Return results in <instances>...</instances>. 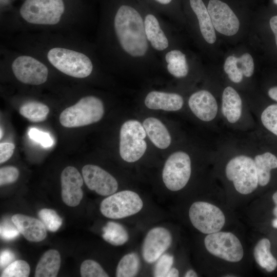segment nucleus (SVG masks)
Listing matches in <instances>:
<instances>
[{"instance_id":"27","label":"nucleus","mask_w":277,"mask_h":277,"mask_svg":"<svg viewBox=\"0 0 277 277\" xmlns=\"http://www.w3.org/2000/svg\"><path fill=\"white\" fill-rule=\"evenodd\" d=\"M102 237L105 241L113 246H121L129 239V234L121 224L110 221L103 228Z\"/></svg>"},{"instance_id":"6","label":"nucleus","mask_w":277,"mask_h":277,"mask_svg":"<svg viewBox=\"0 0 277 277\" xmlns=\"http://www.w3.org/2000/svg\"><path fill=\"white\" fill-rule=\"evenodd\" d=\"M146 131L141 123L136 120H128L122 126L120 130V154L127 162L138 160L147 149L144 140Z\"/></svg>"},{"instance_id":"11","label":"nucleus","mask_w":277,"mask_h":277,"mask_svg":"<svg viewBox=\"0 0 277 277\" xmlns=\"http://www.w3.org/2000/svg\"><path fill=\"white\" fill-rule=\"evenodd\" d=\"M12 70L16 78L26 84H42L48 78L47 67L30 56L22 55L15 58L12 64Z\"/></svg>"},{"instance_id":"24","label":"nucleus","mask_w":277,"mask_h":277,"mask_svg":"<svg viewBox=\"0 0 277 277\" xmlns=\"http://www.w3.org/2000/svg\"><path fill=\"white\" fill-rule=\"evenodd\" d=\"M254 161L258 184L261 186H265L270 181L271 170L277 168V157L271 152L267 151L255 155Z\"/></svg>"},{"instance_id":"32","label":"nucleus","mask_w":277,"mask_h":277,"mask_svg":"<svg viewBox=\"0 0 277 277\" xmlns=\"http://www.w3.org/2000/svg\"><path fill=\"white\" fill-rule=\"evenodd\" d=\"M30 268L27 262L18 260L12 262L5 268L1 277H28Z\"/></svg>"},{"instance_id":"50","label":"nucleus","mask_w":277,"mask_h":277,"mask_svg":"<svg viewBox=\"0 0 277 277\" xmlns=\"http://www.w3.org/2000/svg\"><path fill=\"white\" fill-rule=\"evenodd\" d=\"M274 4L277 5V0H273Z\"/></svg>"},{"instance_id":"14","label":"nucleus","mask_w":277,"mask_h":277,"mask_svg":"<svg viewBox=\"0 0 277 277\" xmlns=\"http://www.w3.org/2000/svg\"><path fill=\"white\" fill-rule=\"evenodd\" d=\"M82 172L88 188L99 195H110L114 193L118 188L116 179L96 165H86L83 167Z\"/></svg>"},{"instance_id":"20","label":"nucleus","mask_w":277,"mask_h":277,"mask_svg":"<svg viewBox=\"0 0 277 277\" xmlns=\"http://www.w3.org/2000/svg\"><path fill=\"white\" fill-rule=\"evenodd\" d=\"M189 2L197 18L203 37L208 43L213 44L216 41V34L207 8L202 0H189Z\"/></svg>"},{"instance_id":"37","label":"nucleus","mask_w":277,"mask_h":277,"mask_svg":"<svg viewBox=\"0 0 277 277\" xmlns=\"http://www.w3.org/2000/svg\"><path fill=\"white\" fill-rule=\"evenodd\" d=\"M19 176L17 168L12 166H5L0 169V185L3 186L15 182Z\"/></svg>"},{"instance_id":"36","label":"nucleus","mask_w":277,"mask_h":277,"mask_svg":"<svg viewBox=\"0 0 277 277\" xmlns=\"http://www.w3.org/2000/svg\"><path fill=\"white\" fill-rule=\"evenodd\" d=\"M238 67L241 70L244 76L251 77L254 72V62L252 56L248 53H245L240 57H236Z\"/></svg>"},{"instance_id":"38","label":"nucleus","mask_w":277,"mask_h":277,"mask_svg":"<svg viewBox=\"0 0 277 277\" xmlns=\"http://www.w3.org/2000/svg\"><path fill=\"white\" fill-rule=\"evenodd\" d=\"M28 135L32 140L40 143L44 147H50L53 144L52 138L48 133L36 128H31L28 131Z\"/></svg>"},{"instance_id":"4","label":"nucleus","mask_w":277,"mask_h":277,"mask_svg":"<svg viewBox=\"0 0 277 277\" xmlns=\"http://www.w3.org/2000/svg\"><path fill=\"white\" fill-rule=\"evenodd\" d=\"M225 173L241 194L251 193L259 185L254 161L249 156L241 154L231 158L226 166Z\"/></svg>"},{"instance_id":"49","label":"nucleus","mask_w":277,"mask_h":277,"mask_svg":"<svg viewBox=\"0 0 277 277\" xmlns=\"http://www.w3.org/2000/svg\"><path fill=\"white\" fill-rule=\"evenodd\" d=\"M2 136H3V131H2V128H1V137H0L1 139L2 138Z\"/></svg>"},{"instance_id":"35","label":"nucleus","mask_w":277,"mask_h":277,"mask_svg":"<svg viewBox=\"0 0 277 277\" xmlns=\"http://www.w3.org/2000/svg\"><path fill=\"white\" fill-rule=\"evenodd\" d=\"M173 256L169 254L162 255L157 260L153 270L155 277H164L171 268L173 263Z\"/></svg>"},{"instance_id":"44","label":"nucleus","mask_w":277,"mask_h":277,"mask_svg":"<svg viewBox=\"0 0 277 277\" xmlns=\"http://www.w3.org/2000/svg\"><path fill=\"white\" fill-rule=\"evenodd\" d=\"M179 275V272L175 268H171L166 275V277H177Z\"/></svg>"},{"instance_id":"5","label":"nucleus","mask_w":277,"mask_h":277,"mask_svg":"<svg viewBox=\"0 0 277 277\" xmlns=\"http://www.w3.org/2000/svg\"><path fill=\"white\" fill-rule=\"evenodd\" d=\"M64 11L63 0H25L19 13L29 23L53 25L60 21Z\"/></svg>"},{"instance_id":"45","label":"nucleus","mask_w":277,"mask_h":277,"mask_svg":"<svg viewBox=\"0 0 277 277\" xmlns=\"http://www.w3.org/2000/svg\"><path fill=\"white\" fill-rule=\"evenodd\" d=\"M273 201L275 204V207L273 210L274 215L277 217V191L273 194Z\"/></svg>"},{"instance_id":"47","label":"nucleus","mask_w":277,"mask_h":277,"mask_svg":"<svg viewBox=\"0 0 277 277\" xmlns=\"http://www.w3.org/2000/svg\"><path fill=\"white\" fill-rule=\"evenodd\" d=\"M155 2L158 3L162 5H167L171 3L172 0H154Z\"/></svg>"},{"instance_id":"12","label":"nucleus","mask_w":277,"mask_h":277,"mask_svg":"<svg viewBox=\"0 0 277 277\" xmlns=\"http://www.w3.org/2000/svg\"><path fill=\"white\" fill-rule=\"evenodd\" d=\"M207 10L214 29L218 32L232 36L238 32L239 20L226 3L220 0H210Z\"/></svg>"},{"instance_id":"19","label":"nucleus","mask_w":277,"mask_h":277,"mask_svg":"<svg viewBox=\"0 0 277 277\" xmlns=\"http://www.w3.org/2000/svg\"><path fill=\"white\" fill-rule=\"evenodd\" d=\"M242 101L238 92L232 87L227 86L222 96L221 111L223 116L230 124L238 122L242 113Z\"/></svg>"},{"instance_id":"33","label":"nucleus","mask_w":277,"mask_h":277,"mask_svg":"<svg viewBox=\"0 0 277 277\" xmlns=\"http://www.w3.org/2000/svg\"><path fill=\"white\" fill-rule=\"evenodd\" d=\"M82 277H108L109 275L96 262L92 260L84 261L81 265Z\"/></svg>"},{"instance_id":"21","label":"nucleus","mask_w":277,"mask_h":277,"mask_svg":"<svg viewBox=\"0 0 277 277\" xmlns=\"http://www.w3.org/2000/svg\"><path fill=\"white\" fill-rule=\"evenodd\" d=\"M143 126L152 143L157 148L166 149L171 142V136L165 125L158 119L148 117Z\"/></svg>"},{"instance_id":"34","label":"nucleus","mask_w":277,"mask_h":277,"mask_svg":"<svg viewBox=\"0 0 277 277\" xmlns=\"http://www.w3.org/2000/svg\"><path fill=\"white\" fill-rule=\"evenodd\" d=\"M224 70L231 82L234 83L242 82L244 75L238 66L236 57L233 55L227 57L224 63Z\"/></svg>"},{"instance_id":"28","label":"nucleus","mask_w":277,"mask_h":277,"mask_svg":"<svg viewBox=\"0 0 277 277\" xmlns=\"http://www.w3.org/2000/svg\"><path fill=\"white\" fill-rule=\"evenodd\" d=\"M19 112L32 122H41L47 118L49 108L43 103L31 101L22 105L19 109Z\"/></svg>"},{"instance_id":"18","label":"nucleus","mask_w":277,"mask_h":277,"mask_svg":"<svg viewBox=\"0 0 277 277\" xmlns=\"http://www.w3.org/2000/svg\"><path fill=\"white\" fill-rule=\"evenodd\" d=\"M145 104L151 109L175 111L182 108L184 100L182 96L177 93L153 91L147 95Z\"/></svg>"},{"instance_id":"42","label":"nucleus","mask_w":277,"mask_h":277,"mask_svg":"<svg viewBox=\"0 0 277 277\" xmlns=\"http://www.w3.org/2000/svg\"><path fill=\"white\" fill-rule=\"evenodd\" d=\"M270 28L275 36V41L277 47V15L272 16L269 22Z\"/></svg>"},{"instance_id":"2","label":"nucleus","mask_w":277,"mask_h":277,"mask_svg":"<svg viewBox=\"0 0 277 277\" xmlns=\"http://www.w3.org/2000/svg\"><path fill=\"white\" fill-rule=\"evenodd\" d=\"M104 113L102 101L95 96H87L64 110L60 115V122L65 127H79L99 121Z\"/></svg>"},{"instance_id":"48","label":"nucleus","mask_w":277,"mask_h":277,"mask_svg":"<svg viewBox=\"0 0 277 277\" xmlns=\"http://www.w3.org/2000/svg\"><path fill=\"white\" fill-rule=\"evenodd\" d=\"M272 225L274 228H277V217L272 220Z\"/></svg>"},{"instance_id":"30","label":"nucleus","mask_w":277,"mask_h":277,"mask_svg":"<svg viewBox=\"0 0 277 277\" xmlns=\"http://www.w3.org/2000/svg\"><path fill=\"white\" fill-rule=\"evenodd\" d=\"M261 121L267 130L277 136V104L270 105L264 109Z\"/></svg>"},{"instance_id":"1","label":"nucleus","mask_w":277,"mask_h":277,"mask_svg":"<svg viewBox=\"0 0 277 277\" xmlns=\"http://www.w3.org/2000/svg\"><path fill=\"white\" fill-rule=\"evenodd\" d=\"M116 35L123 49L133 57H142L148 44L144 22L137 10L128 5L117 9L114 19Z\"/></svg>"},{"instance_id":"10","label":"nucleus","mask_w":277,"mask_h":277,"mask_svg":"<svg viewBox=\"0 0 277 277\" xmlns=\"http://www.w3.org/2000/svg\"><path fill=\"white\" fill-rule=\"evenodd\" d=\"M204 244L209 252L227 261L237 262L243 258L242 245L232 233L219 231L208 234L205 238Z\"/></svg>"},{"instance_id":"22","label":"nucleus","mask_w":277,"mask_h":277,"mask_svg":"<svg viewBox=\"0 0 277 277\" xmlns=\"http://www.w3.org/2000/svg\"><path fill=\"white\" fill-rule=\"evenodd\" d=\"M144 25L147 39L152 47L159 51L166 49L169 45L168 41L155 16L147 14L145 17Z\"/></svg>"},{"instance_id":"13","label":"nucleus","mask_w":277,"mask_h":277,"mask_svg":"<svg viewBox=\"0 0 277 277\" xmlns=\"http://www.w3.org/2000/svg\"><path fill=\"white\" fill-rule=\"evenodd\" d=\"M172 240L171 233L165 228L156 227L150 230L142 248L145 261L150 264L156 262L170 246Z\"/></svg>"},{"instance_id":"29","label":"nucleus","mask_w":277,"mask_h":277,"mask_svg":"<svg viewBox=\"0 0 277 277\" xmlns=\"http://www.w3.org/2000/svg\"><path fill=\"white\" fill-rule=\"evenodd\" d=\"M140 267V260L135 253L125 255L120 261L116 270L117 277H133L137 274Z\"/></svg>"},{"instance_id":"43","label":"nucleus","mask_w":277,"mask_h":277,"mask_svg":"<svg viewBox=\"0 0 277 277\" xmlns=\"http://www.w3.org/2000/svg\"><path fill=\"white\" fill-rule=\"evenodd\" d=\"M268 94L270 98L277 102V86L269 88Z\"/></svg>"},{"instance_id":"39","label":"nucleus","mask_w":277,"mask_h":277,"mask_svg":"<svg viewBox=\"0 0 277 277\" xmlns=\"http://www.w3.org/2000/svg\"><path fill=\"white\" fill-rule=\"evenodd\" d=\"M19 233L14 224L13 225L8 222H5L1 225V236L4 240L10 241L14 239Z\"/></svg>"},{"instance_id":"25","label":"nucleus","mask_w":277,"mask_h":277,"mask_svg":"<svg viewBox=\"0 0 277 277\" xmlns=\"http://www.w3.org/2000/svg\"><path fill=\"white\" fill-rule=\"evenodd\" d=\"M270 242L266 238L260 240L254 248V256L257 263L268 272H272L277 267V260L270 252Z\"/></svg>"},{"instance_id":"41","label":"nucleus","mask_w":277,"mask_h":277,"mask_svg":"<svg viewBox=\"0 0 277 277\" xmlns=\"http://www.w3.org/2000/svg\"><path fill=\"white\" fill-rule=\"evenodd\" d=\"M15 259L13 252L8 249L2 251L0 255V265L1 268H6Z\"/></svg>"},{"instance_id":"17","label":"nucleus","mask_w":277,"mask_h":277,"mask_svg":"<svg viewBox=\"0 0 277 277\" xmlns=\"http://www.w3.org/2000/svg\"><path fill=\"white\" fill-rule=\"evenodd\" d=\"M11 220L19 233L29 241L38 242L47 236L46 228L39 220L28 215L15 214Z\"/></svg>"},{"instance_id":"40","label":"nucleus","mask_w":277,"mask_h":277,"mask_svg":"<svg viewBox=\"0 0 277 277\" xmlns=\"http://www.w3.org/2000/svg\"><path fill=\"white\" fill-rule=\"evenodd\" d=\"M15 146L11 143H1L0 144V163L8 161L12 155Z\"/></svg>"},{"instance_id":"31","label":"nucleus","mask_w":277,"mask_h":277,"mask_svg":"<svg viewBox=\"0 0 277 277\" xmlns=\"http://www.w3.org/2000/svg\"><path fill=\"white\" fill-rule=\"evenodd\" d=\"M38 216L46 229L50 231H57L62 224V219L53 209L44 208L38 212Z\"/></svg>"},{"instance_id":"3","label":"nucleus","mask_w":277,"mask_h":277,"mask_svg":"<svg viewBox=\"0 0 277 277\" xmlns=\"http://www.w3.org/2000/svg\"><path fill=\"white\" fill-rule=\"evenodd\" d=\"M49 62L64 74L76 78L88 76L93 69L92 63L85 54L61 47L50 49L47 54Z\"/></svg>"},{"instance_id":"8","label":"nucleus","mask_w":277,"mask_h":277,"mask_svg":"<svg viewBox=\"0 0 277 277\" xmlns=\"http://www.w3.org/2000/svg\"><path fill=\"white\" fill-rule=\"evenodd\" d=\"M189 155L184 151H176L166 160L162 172L166 187L172 191L183 188L188 182L191 173Z\"/></svg>"},{"instance_id":"7","label":"nucleus","mask_w":277,"mask_h":277,"mask_svg":"<svg viewBox=\"0 0 277 277\" xmlns=\"http://www.w3.org/2000/svg\"><path fill=\"white\" fill-rule=\"evenodd\" d=\"M143 206V201L136 192L124 190L103 200L100 204V211L106 217L118 219L137 213Z\"/></svg>"},{"instance_id":"16","label":"nucleus","mask_w":277,"mask_h":277,"mask_svg":"<svg viewBox=\"0 0 277 277\" xmlns=\"http://www.w3.org/2000/svg\"><path fill=\"white\" fill-rule=\"evenodd\" d=\"M188 105L192 112L204 122L212 121L217 114L216 100L211 92L206 90L193 93L189 98Z\"/></svg>"},{"instance_id":"26","label":"nucleus","mask_w":277,"mask_h":277,"mask_svg":"<svg viewBox=\"0 0 277 277\" xmlns=\"http://www.w3.org/2000/svg\"><path fill=\"white\" fill-rule=\"evenodd\" d=\"M165 60L168 63V72L177 78L185 77L188 73L186 55L179 50H172L167 53Z\"/></svg>"},{"instance_id":"46","label":"nucleus","mask_w":277,"mask_h":277,"mask_svg":"<svg viewBox=\"0 0 277 277\" xmlns=\"http://www.w3.org/2000/svg\"><path fill=\"white\" fill-rule=\"evenodd\" d=\"M185 277H196L197 275L196 273L193 270H189L185 273Z\"/></svg>"},{"instance_id":"9","label":"nucleus","mask_w":277,"mask_h":277,"mask_svg":"<svg viewBox=\"0 0 277 277\" xmlns=\"http://www.w3.org/2000/svg\"><path fill=\"white\" fill-rule=\"evenodd\" d=\"M189 216L193 226L205 234L220 231L225 222L224 214L221 209L205 202L193 203L189 209Z\"/></svg>"},{"instance_id":"23","label":"nucleus","mask_w":277,"mask_h":277,"mask_svg":"<svg viewBox=\"0 0 277 277\" xmlns=\"http://www.w3.org/2000/svg\"><path fill=\"white\" fill-rule=\"evenodd\" d=\"M61 265V256L58 251L50 249L40 258L35 269V277H55Z\"/></svg>"},{"instance_id":"15","label":"nucleus","mask_w":277,"mask_h":277,"mask_svg":"<svg viewBox=\"0 0 277 277\" xmlns=\"http://www.w3.org/2000/svg\"><path fill=\"white\" fill-rule=\"evenodd\" d=\"M61 183L64 203L70 207L77 206L83 196V179L79 171L72 166L66 167L61 174Z\"/></svg>"}]
</instances>
